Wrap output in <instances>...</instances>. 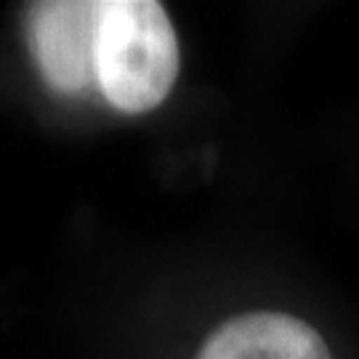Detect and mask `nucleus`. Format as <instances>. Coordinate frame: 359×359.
<instances>
[{"label":"nucleus","instance_id":"obj_1","mask_svg":"<svg viewBox=\"0 0 359 359\" xmlns=\"http://www.w3.org/2000/svg\"><path fill=\"white\" fill-rule=\"evenodd\" d=\"M96 88L123 115L152 112L181 69L176 27L157 0H99Z\"/></svg>","mask_w":359,"mask_h":359},{"label":"nucleus","instance_id":"obj_2","mask_svg":"<svg viewBox=\"0 0 359 359\" xmlns=\"http://www.w3.org/2000/svg\"><path fill=\"white\" fill-rule=\"evenodd\" d=\"M27 43L46 86L75 96L96 83L99 0H38L27 6Z\"/></svg>","mask_w":359,"mask_h":359},{"label":"nucleus","instance_id":"obj_3","mask_svg":"<svg viewBox=\"0 0 359 359\" xmlns=\"http://www.w3.org/2000/svg\"><path fill=\"white\" fill-rule=\"evenodd\" d=\"M194 359H333L309 322L285 311H248L218 325Z\"/></svg>","mask_w":359,"mask_h":359}]
</instances>
